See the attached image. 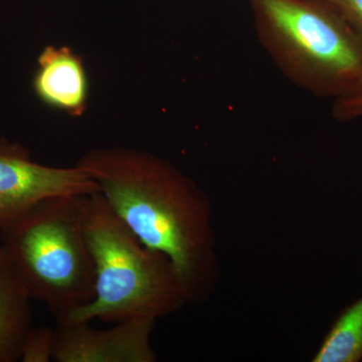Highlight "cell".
I'll list each match as a JSON object with an SVG mask.
<instances>
[{
    "label": "cell",
    "instance_id": "cell-7",
    "mask_svg": "<svg viewBox=\"0 0 362 362\" xmlns=\"http://www.w3.org/2000/svg\"><path fill=\"white\" fill-rule=\"evenodd\" d=\"M33 88L45 106L80 117L87 109L90 83L83 59L70 47L47 45L37 59Z\"/></svg>",
    "mask_w": 362,
    "mask_h": 362
},
{
    "label": "cell",
    "instance_id": "cell-9",
    "mask_svg": "<svg viewBox=\"0 0 362 362\" xmlns=\"http://www.w3.org/2000/svg\"><path fill=\"white\" fill-rule=\"evenodd\" d=\"M362 359V298L333 324L314 362H357Z\"/></svg>",
    "mask_w": 362,
    "mask_h": 362
},
{
    "label": "cell",
    "instance_id": "cell-5",
    "mask_svg": "<svg viewBox=\"0 0 362 362\" xmlns=\"http://www.w3.org/2000/svg\"><path fill=\"white\" fill-rule=\"evenodd\" d=\"M98 192L97 183L80 166L42 165L23 147L0 142V228L49 197Z\"/></svg>",
    "mask_w": 362,
    "mask_h": 362
},
{
    "label": "cell",
    "instance_id": "cell-11",
    "mask_svg": "<svg viewBox=\"0 0 362 362\" xmlns=\"http://www.w3.org/2000/svg\"><path fill=\"white\" fill-rule=\"evenodd\" d=\"M337 9L362 42V0H326Z\"/></svg>",
    "mask_w": 362,
    "mask_h": 362
},
{
    "label": "cell",
    "instance_id": "cell-3",
    "mask_svg": "<svg viewBox=\"0 0 362 362\" xmlns=\"http://www.w3.org/2000/svg\"><path fill=\"white\" fill-rule=\"evenodd\" d=\"M261 44L295 84L335 99L362 90V42L326 0H250Z\"/></svg>",
    "mask_w": 362,
    "mask_h": 362
},
{
    "label": "cell",
    "instance_id": "cell-1",
    "mask_svg": "<svg viewBox=\"0 0 362 362\" xmlns=\"http://www.w3.org/2000/svg\"><path fill=\"white\" fill-rule=\"evenodd\" d=\"M76 165L143 245L170 259L188 302L206 300L218 255L211 204L194 181L160 157L122 147L90 150Z\"/></svg>",
    "mask_w": 362,
    "mask_h": 362
},
{
    "label": "cell",
    "instance_id": "cell-4",
    "mask_svg": "<svg viewBox=\"0 0 362 362\" xmlns=\"http://www.w3.org/2000/svg\"><path fill=\"white\" fill-rule=\"evenodd\" d=\"M82 197H49L0 228V246L30 297L45 304L56 321L87 306L95 296L94 266L81 216Z\"/></svg>",
    "mask_w": 362,
    "mask_h": 362
},
{
    "label": "cell",
    "instance_id": "cell-6",
    "mask_svg": "<svg viewBox=\"0 0 362 362\" xmlns=\"http://www.w3.org/2000/svg\"><path fill=\"white\" fill-rule=\"evenodd\" d=\"M54 362H156L151 345L156 320L135 318L95 329L84 321H56Z\"/></svg>",
    "mask_w": 362,
    "mask_h": 362
},
{
    "label": "cell",
    "instance_id": "cell-8",
    "mask_svg": "<svg viewBox=\"0 0 362 362\" xmlns=\"http://www.w3.org/2000/svg\"><path fill=\"white\" fill-rule=\"evenodd\" d=\"M33 298L0 246V362L21 359V344L32 328Z\"/></svg>",
    "mask_w": 362,
    "mask_h": 362
},
{
    "label": "cell",
    "instance_id": "cell-2",
    "mask_svg": "<svg viewBox=\"0 0 362 362\" xmlns=\"http://www.w3.org/2000/svg\"><path fill=\"white\" fill-rule=\"evenodd\" d=\"M81 216L94 266L95 296L64 320H157L189 303L170 259L143 245L103 195H83Z\"/></svg>",
    "mask_w": 362,
    "mask_h": 362
},
{
    "label": "cell",
    "instance_id": "cell-12",
    "mask_svg": "<svg viewBox=\"0 0 362 362\" xmlns=\"http://www.w3.org/2000/svg\"><path fill=\"white\" fill-rule=\"evenodd\" d=\"M333 117L339 121H350L362 117V90L350 96L335 100Z\"/></svg>",
    "mask_w": 362,
    "mask_h": 362
},
{
    "label": "cell",
    "instance_id": "cell-10",
    "mask_svg": "<svg viewBox=\"0 0 362 362\" xmlns=\"http://www.w3.org/2000/svg\"><path fill=\"white\" fill-rule=\"evenodd\" d=\"M54 329L49 327H33L23 338L21 361L23 362H49L54 357Z\"/></svg>",
    "mask_w": 362,
    "mask_h": 362
}]
</instances>
